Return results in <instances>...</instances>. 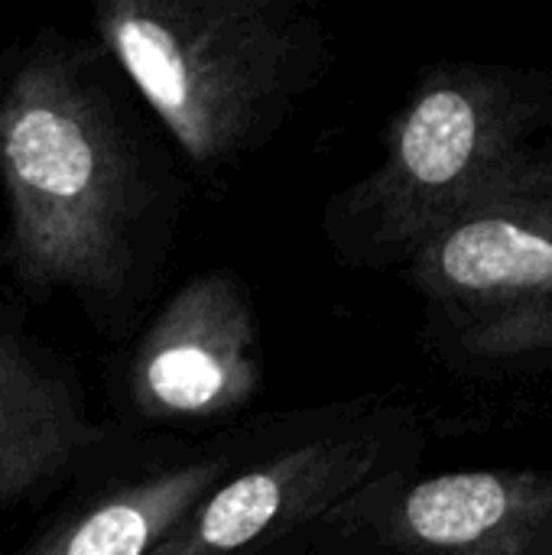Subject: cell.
<instances>
[{
	"mask_svg": "<svg viewBox=\"0 0 552 555\" xmlns=\"http://www.w3.org/2000/svg\"><path fill=\"white\" fill-rule=\"evenodd\" d=\"M7 263L29 293H117L127 270L133 166L127 140L78 68L39 52L0 91Z\"/></svg>",
	"mask_w": 552,
	"mask_h": 555,
	"instance_id": "cell-1",
	"label": "cell"
},
{
	"mask_svg": "<svg viewBox=\"0 0 552 555\" xmlns=\"http://www.w3.org/2000/svg\"><path fill=\"white\" fill-rule=\"evenodd\" d=\"M98 33L195 163L231 156L283 91L296 36L267 0H107Z\"/></svg>",
	"mask_w": 552,
	"mask_h": 555,
	"instance_id": "cell-2",
	"label": "cell"
},
{
	"mask_svg": "<svg viewBox=\"0 0 552 555\" xmlns=\"http://www.w3.org/2000/svg\"><path fill=\"white\" fill-rule=\"evenodd\" d=\"M257 328L228 273L189 280L150 322L130 364V400L150 420H208L244 406L260 384Z\"/></svg>",
	"mask_w": 552,
	"mask_h": 555,
	"instance_id": "cell-3",
	"label": "cell"
},
{
	"mask_svg": "<svg viewBox=\"0 0 552 555\" xmlns=\"http://www.w3.org/2000/svg\"><path fill=\"white\" fill-rule=\"evenodd\" d=\"M364 472L358 449L309 442L218 485L150 555H238L335 501Z\"/></svg>",
	"mask_w": 552,
	"mask_h": 555,
	"instance_id": "cell-4",
	"label": "cell"
},
{
	"mask_svg": "<svg viewBox=\"0 0 552 555\" xmlns=\"http://www.w3.org/2000/svg\"><path fill=\"white\" fill-rule=\"evenodd\" d=\"M94 439L75 390L0 328V507L65 472Z\"/></svg>",
	"mask_w": 552,
	"mask_h": 555,
	"instance_id": "cell-5",
	"label": "cell"
},
{
	"mask_svg": "<svg viewBox=\"0 0 552 555\" xmlns=\"http://www.w3.org/2000/svg\"><path fill=\"white\" fill-rule=\"evenodd\" d=\"M482 111L465 88H426L394 130L390 163L381 176L387 211L400 228H423L442 202L455 198L482 153Z\"/></svg>",
	"mask_w": 552,
	"mask_h": 555,
	"instance_id": "cell-6",
	"label": "cell"
},
{
	"mask_svg": "<svg viewBox=\"0 0 552 555\" xmlns=\"http://www.w3.org/2000/svg\"><path fill=\"white\" fill-rule=\"evenodd\" d=\"M224 462H189L114 491L26 555H150L221 481Z\"/></svg>",
	"mask_w": 552,
	"mask_h": 555,
	"instance_id": "cell-7",
	"label": "cell"
},
{
	"mask_svg": "<svg viewBox=\"0 0 552 555\" xmlns=\"http://www.w3.org/2000/svg\"><path fill=\"white\" fill-rule=\"evenodd\" d=\"M439 283L465 293L552 283V237L504 218H475L449 228L429 250Z\"/></svg>",
	"mask_w": 552,
	"mask_h": 555,
	"instance_id": "cell-8",
	"label": "cell"
},
{
	"mask_svg": "<svg viewBox=\"0 0 552 555\" xmlns=\"http://www.w3.org/2000/svg\"><path fill=\"white\" fill-rule=\"evenodd\" d=\"M511 514V491L495 475H446L423 481L403 501V530L436 550L485 540Z\"/></svg>",
	"mask_w": 552,
	"mask_h": 555,
	"instance_id": "cell-9",
	"label": "cell"
}]
</instances>
